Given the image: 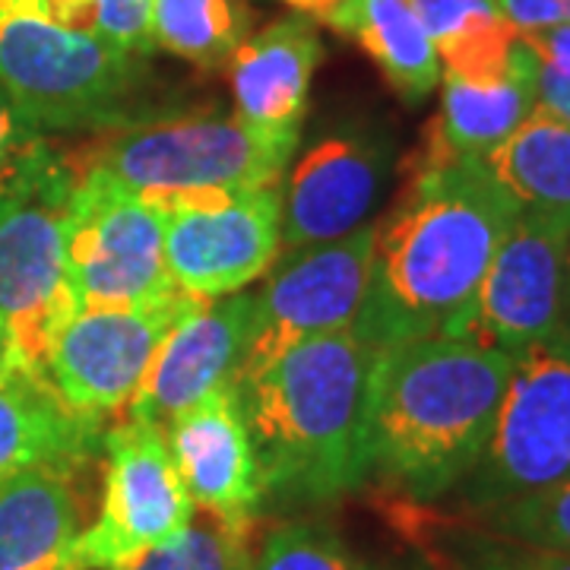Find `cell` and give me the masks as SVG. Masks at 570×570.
Segmentation results:
<instances>
[{
	"label": "cell",
	"instance_id": "obj_1",
	"mask_svg": "<svg viewBox=\"0 0 570 570\" xmlns=\"http://www.w3.org/2000/svg\"><path fill=\"white\" fill-rule=\"evenodd\" d=\"M520 209L479 159H415L374 228V261L355 326L377 348L456 336Z\"/></svg>",
	"mask_w": 570,
	"mask_h": 570
},
{
	"label": "cell",
	"instance_id": "obj_2",
	"mask_svg": "<svg viewBox=\"0 0 570 570\" xmlns=\"http://www.w3.org/2000/svg\"><path fill=\"white\" fill-rule=\"evenodd\" d=\"M508 377L510 355L456 336L377 348L367 374V475L415 504L460 489L489 444Z\"/></svg>",
	"mask_w": 570,
	"mask_h": 570
},
{
	"label": "cell",
	"instance_id": "obj_3",
	"mask_svg": "<svg viewBox=\"0 0 570 570\" xmlns=\"http://www.w3.org/2000/svg\"><path fill=\"white\" fill-rule=\"evenodd\" d=\"M377 346L352 324L235 381L261 489L276 504H324L367 479L365 403Z\"/></svg>",
	"mask_w": 570,
	"mask_h": 570
},
{
	"label": "cell",
	"instance_id": "obj_4",
	"mask_svg": "<svg viewBox=\"0 0 570 570\" xmlns=\"http://www.w3.org/2000/svg\"><path fill=\"white\" fill-rule=\"evenodd\" d=\"M142 70L105 39L96 0H0V89L41 130L134 121Z\"/></svg>",
	"mask_w": 570,
	"mask_h": 570
},
{
	"label": "cell",
	"instance_id": "obj_5",
	"mask_svg": "<svg viewBox=\"0 0 570 570\" xmlns=\"http://www.w3.org/2000/svg\"><path fill=\"white\" fill-rule=\"evenodd\" d=\"M295 146L269 140L235 115L184 111L134 118L96 130V140L67 156L73 175L99 171L153 204L204 194L279 187Z\"/></svg>",
	"mask_w": 570,
	"mask_h": 570
},
{
	"label": "cell",
	"instance_id": "obj_6",
	"mask_svg": "<svg viewBox=\"0 0 570 570\" xmlns=\"http://www.w3.org/2000/svg\"><path fill=\"white\" fill-rule=\"evenodd\" d=\"M570 482V333L510 355L504 400L479 463L460 482L469 510H485Z\"/></svg>",
	"mask_w": 570,
	"mask_h": 570
},
{
	"label": "cell",
	"instance_id": "obj_7",
	"mask_svg": "<svg viewBox=\"0 0 570 570\" xmlns=\"http://www.w3.org/2000/svg\"><path fill=\"white\" fill-rule=\"evenodd\" d=\"M67 261L77 307H149L184 295L165 264L163 206L99 171L73 175Z\"/></svg>",
	"mask_w": 570,
	"mask_h": 570
},
{
	"label": "cell",
	"instance_id": "obj_8",
	"mask_svg": "<svg viewBox=\"0 0 570 570\" xmlns=\"http://www.w3.org/2000/svg\"><path fill=\"white\" fill-rule=\"evenodd\" d=\"M102 448L99 513L77 539L86 570H115L142 551L159 549L181 535L197 513L163 428L124 419L105 434Z\"/></svg>",
	"mask_w": 570,
	"mask_h": 570
},
{
	"label": "cell",
	"instance_id": "obj_9",
	"mask_svg": "<svg viewBox=\"0 0 570 570\" xmlns=\"http://www.w3.org/2000/svg\"><path fill=\"white\" fill-rule=\"evenodd\" d=\"M163 213L165 264L194 302L245 292L283 254L279 187L181 197Z\"/></svg>",
	"mask_w": 570,
	"mask_h": 570
},
{
	"label": "cell",
	"instance_id": "obj_10",
	"mask_svg": "<svg viewBox=\"0 0 570 570\" xmlns=\"http://www.w3.org/2000/svg\"><path fill=\"white\" fill-rule=\"evenodd\" d=\"M374 228L377 223H365L340 242L283 257L264 292L254 295L250 336L235 381L264 371L314 336L355 324L371 279Z\"/></svg>",
	"mask_w": 570,
	"mask_h": 570
},
{
	"label": "cell",
	"instance_id": "obj_11",
	"mask_svg": "<svg viewBox=\"0 0 570 570\" xmlns=\"http://www.w3.org/2000/svg\"><path fill=\"white\" fill-rule=\"evenodd\" d=\"M194 298L178 295L149 307H77L48 358V384L86 422L102 425L140 390L163 340Z\"/></svg>",
	"mask_w": 570,
	"mask_h": 570
},
{
	"label": "cell",
	"instance_id": "obj_12",
	"mask_svg": "<svg viewBox=\"0 0 570 570\" xmlns=\"http://www.w3.org/2000/svg\"><path fill=\"white\" fill-rule=\"evenodd\" d=\"M67 194H48L0 219V324L17 367L48 381V358L77 314L67 261Z\"/></svg>",
	"mask_w": 570,
	"mask_h": 570
},
{
	"label": "cell",
	"instance_id": "obj_13",
	"mask_svg": "<svg viewBox=\"0 0 570 570\" xmlns=\"http://www.w3.org/2000/svg\"><path fill=\"white\" fill-rule=\"evenodd\" d=\"M393 168V140L371 124L336 127L292 165L279 194L283 254L330 245L362 228Z\"/></svg>",
	"mask_w": 570,
	"mask_h": 570
},
{
	"label": "cell",
	"instance_id": "obj_14",
	"mask_svg": "<svg viewBox=\"0 0 570 570\" xmlns=\"http://www.w3.org/2000/svg\"><path fill=\"white\" fill-rule=\"evenodd\" d=\"M570 228L520 213L475 292L456 340L517 355L564 330Z\"/></svg>",
	"mask_w": 570,
	"mask_h": 570
},
{
	"label": "cell",
	"instance_id": "obj_15",
	"mask_svg": "<svg viewBox=\"0 0 570 570\" xmlns=\"http://www.w3.org/2000/svg\"><path fill=\"white\" fill-rule=\"evenodd\" d=\"M250 292L197 302L163 340L140 390L124 409L127 419L165 431L184 409L197 406L213 390L235 384L250 336Z\"/></svg>",
	"mask_w": 570,
	"mask_h": 570
},
{
	"label": "cell",
	"instance_id": "obj_16",
	"mask_svg": "<svg viewBox=\"0 0 570 570\" xmlns=\"http://www.w3.org/2000/svg\"><path fill=\"white\" fill-rule=\"evenodd\" d=\"M165 431L194 508L228 530H254L264 489L235 384L213 390L197 406L184 409Z\"/></svg>",
	"mask_w": 570,
	"mask_h": 570
},
{
	"label": "cell",
	"instance_id": "obj_17",
	"mask_svg": "<svg viewBox=\"0 0 570 570\" xmlns=\"http://www.w3.org/2000/svg\"><path fill=\"white\" fill-rule=\"evenodd\" d=\"M324 45L311 13H292L247 36L225 63L235 118L269 140L298 146L307 92Z\"/></svg>",
	"mask_w": 570,
	"mask_h": 570
},
{
	"label": "cell",
	"instance_id": "obj_18",
	"mask_svg": "<svg viewBox=\"0 0 570 570\" xmlns=\"http://www.w3.org/2000/svg\"><path fill=\"white\" fill-rule=\"evenodd\" d=\"M73 475L70 466H39L0 479V570H86Z\"/></svg>",
	"mask_w": 570,
	"mask_h": 570
},
{
	"label": "cell",
	"instance_id": "obj_19",
	"mask_svg": "<svg viewBox=\"0 0 570 570\" xmlns=\"http://www.w3.org/2000/svg\"><path fill=\"white\" fill-rule=\"evenodd\" d=\"M535 108V55L520 36L513 67L489 82L444 77L441 111L428 124L419 159H482L504 142Z\"/></svg>",
	"mask_w": 570,
	"mask_h": 570
},
{
	"label": "cell",
	"instance_id": "obj_20",
	"mask_svg": "<svg viewBox=\"0 0 570 570\" xmlns=\"http://www.w3.org/2000/svg\"><path fill=\"white\" fill-rule=\"evenodd\" d=\"M105 434L63 406L55 387L26 371L0 377V479L26 469H80Z\"/></svg>",
	"mask_w": 570,
	"mask_h": 570
},
{
	"label": "cell",
	"instance_id": "obj_21",
	"mask_svg": "<svg viewBox=\"0 0 570 570\" xmlns=\"http://www.w3.org/2000/svg\"><path fill=\"white\" fill-rule=\"evenodd\" d=\"M317 20L355 41L406 105L425 102L444 77L412 0H340Z\"/></svg>",
	"mask_w": 570,
	"mask_h": 570
},
{
	"label": "cell",
	"instance_id": "obj_22",
	"mask_svg": "<svg viewBox=\"0 0 570 570\" xmlns=\"http://www.w3.org/2000/svg\"><path fill=\"white\" fill-rule=\"evenodd\" d=\"M479 163L520 213L570 228V124L535 105Z\"/></svg>",
	"mask_w": 570,
	"mask_h": 570
},
{
	"label": "cell",
	"instance_id": "obj_23",
	"mask_svg": "<svg viewBox=\"0 0 570 570\" xmlns=\"http://www.w3.org/2000/svg\"><path fill=\"white\" fill-rule=\"evenodd\" d=\"M412 7L434 41L444 77L489 82L513 67L520 32L494 0H412Z\"/></svg>",
	"mask_w": 570,
	"mask_h": 570
},
{
	"label": "cell",
	"instance_id": "obj_24",
	"mask_svg": "<svg viewBox=\"0 0 570 570\" xmlns=\"http://www.w3.org/2000/svg\"><path fill=\"white\" fill-rule=\"evenodd\" d=\"M396 520L441 570H570L564 551L517 542L475 520L441 517L428 504L403 501Z\"/></svg>",
	"mask_w": 570,
	"mask_h": 570
},
{
	"label": "cell",
	"instance_id": "obj_25",
	"mask_svg": "<svg viewBox=\"0 0 570 570\" xmlns=\"http://www.w3.org/2000/svg\"><path fill=\"white\" fill-rule=\"evenodd\" d=\"M250 36L245 0H149V39L200 70H223Z\"/></svg>",
	"mask_w": 570,
	"mask_h": 570
},
{
	"label": "cell",
	"instance_id": "obj_26",
	"mask_svg": "<svg viewBox=\"0 0 570 570\" xmlns=\"http://www.w3.org/2000/svg\"><path fill=\"white\" fill-rule=\"evenodd\" d=\"M70 187L73 171L67 156L0 89V219L39 197L67 194Z\"/></svg>",
	"mask_w": 570,
	"mask_h": 570
},
{
	"label": "cell",
	"instance_id": "obj_27",
	"mask_svg": "<svg viewBox=\"0 0 570 570\" xmlns=\"http://www.w3.org/2000/svg\"><path fill=\"white\" fill-rule=\"evenodd\" d=\"M250 532L228 530L213 517L190 520V527L165 542L159 549H149L124 561L115 570H250Z\"/></svg>",
	"mask_w": 570,
	"mask_h": 570
},
{
	"label": "cell",
	"instance_id": "obj_28",
	"mask_svg": "<svg viewBox=\"0 0 570 570\" xmlns=\"http://www.w3.org/2000/svg\"><path fill=\"white\" fill-rule=\"evenodd\" d=\"M472 520L517 542L570 554V482L494 508L472 510Z\"/></svg>",
	"mask_w": 570,
	"mask_h": 570
},
{
	"label": "cell",
	"instance_id": "obj_29",
	"mask_svg": "<svg viewBox=\"0 0 570 570\" xmlns=\"http://www.w3.org/2000/svg\"><path fill=\"white\" fill-rule=\"evenodd\" d=\"M250 570H358V564L330 527L295 520L266 532Z\"/></svg>",
	"mask_w": 570,
	"mask_h": 570
},
{
	"label": "cell",
	"instance_id": "obj_30",
	"mask_svg": "<svg viewBox=\"0 0 570 570\" xmlns=\"http://www.w3.org/2000/svg\"><path fill=\"white\" fill-rule=\"evenodd\" d=\"M105 39L127 55L146 58L156 45L149 39V0H96Z\"/></svg>",
	"mask_w": 570,
	"mask_h": 570
},
{
	"label": "cell",
	"instance_id": "obj_31",
	"mask_svg": "<svg viewBox=\"0 0 570 570\" xmlns=\"http://www.w3.org/2000/svg\"><path fill=\"white\" fill-rule=\"evenodd\" d=\"M498 13L520 32H539L551 26H570V0H494Z\"/></svg>",
	"mask_w": 570,
	"mask_h": 570
},
{
	"label": "cell",
	"instance_id": "obj_32",
	"mask_svg": "<svg viewBox=\"0 0 570 570\" xmlns=\"http://www.w3.org/2000/svg\"><path fill=\"white\" fill-rule=\"evenodd\" d=\"M523 41L530 45L539 61L570 82V26H551V29L527 32Z\"/></svg>",
	"mask_w": 570,
	"mask_h": 570
},
{
	"label": "cell",
	"instance_id": "obj_33",
	"mask_svg": "<svg viewBox=\"0 0 570 570\" xmlns=\"http://www.w3.org/2000/svg\"><path fill=\"white\" fill-rule=\"evenodd\" d=\"M535 105L570 124V82L535 58Z\"/></svg>",
	"mask_w": 570,
	"mask_h": 570
},
{
	"label": "cell",
	"instance_id": "obj_34",
	"mask_svg": "<svg viewBox=\"0 0 570 570\" xmlns=\"http://www.w3.org/2000/svg\"><path fill=\"white\" fill-rule=\"evenodd\" d=\"M13 371H20V367H17V355H13V346H10L7 330L0 324V377H3V374H13Z\"/></svg>",
	"mask_w": 570,
	"mask_h": 570
},
{
	"label": "cell",
	"instance_id": "obj_35",
	"mask_svg": "<svg viewBox=\"0 0 570 570\" xmlns=\"http://www.w3.org/2000/svg\"><path fill=\"white\" fill-rule=\"evenodd\" d=\"M283 3L295 7V10H302V13L317 17V13H324L326 7H333V3H340V0H283Z\"/></svg>",
	"mask_w": 570,
	"mask_h": 570
},
{
	"label": "cell",
	"instance_id": "obj_36",
	"mask_svg": "<svg viewBox=\"0 0 570 570\" xmlns=\"http://www.w3.org/2000/svg\"><path fill=\"white\" fill-rule=\"evenodd\" d=\"M564 330L570 333V238L564 247Z\"/></svg>",
	"mask_w": 570,
	"mask_h": 570
},
{
	"label": "cell",
	"instance_id": "obj_37",
	"mask_svg": "<svg viewBox=\"0 0 570 570\" xmlns=\"http://www.w3.org/2000/svg\"><path fill=\"white\" fill-rule=\"evenodd\" d=\"M358 570H400V568H384V564H358Z\"/></svg>",
	"mask_w": 570,
	"mask_h": 570
}]
</instances>
